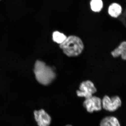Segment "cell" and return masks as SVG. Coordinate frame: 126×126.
Instances as JSON below:
<instances>
[{"label": "cell", "instance_id": "6da1fadb", "mask_svg": "<svg viewBox=\"0 0 126 126\" xmlns=\"http://www.w3.org/2000/svg\"><path fill=\"white\" fill-rule=\"evenodd\" d=\"M34 72L37 81L44 86H47L51 83L56 77L55 73L52 68L40 60L35 62Z\"/></svg>", "mask_w": 126, "mask_h": 126}, {"label": "cell", "instance_id": "7a4b0ae2", "mask_svg": "<svg viewBox=\"0 0 126 126\" xmlns=\"http://www.w3.org/2000/svg\"><path fill=\"white\" fill-rule=\"evenodd\" d=\"M60 47L67 56H75L82 53L84 46L82 40L79 37L70 36L60 45Z\"/></svg>", "mask_w": 126, "mask_h": 126}, {"label": "cell", "instance_id": "3957f363", "mask_svg": "<svg viewBox=\"0 0 126 126\" xmlns=\"http://www.w3.org/2000/svg\"><path fill=\"white\" fill-rule=\"evenodd\" d=\"M102 107L104 109L110 112L115 111L121 106V100L119 97L114 96L110 97L108 96L104 97L102 101Z\"/></svg>", "mask_w": 126, "mask_h": 126}, {"label": "cell", "instance_id": "277c9868", "mask_svg": "<svg viewBox=\"0 0 126 126\" xmlns=\"http://www.w3.org/2000/svg\"><path fill=\"white\" fill-rule=\"evenodd\" d=\"M79 90H77L78 96L84 97L86 99L92 96L96 92L97 89L92 82L90 81H84L80 84Z\"/></svg>", "mask_w": 126, "mask_h": 126}, {"label": "cell", "instance_id": "5b68a950", "mask_svg": "<svg viewBox=\"0 0 126 126\" xmlns=\"http://www.w3.org/2000/svg\"><path fill=\"white\" fill-rule=\"evenodd\" d=\"M83 106L89 112L93 113L94 111L101 110L102 101L98 97L92 96L85 99Z\"/></svg>", "mask_w": 126, "mask_h": 126}, {"label": "cell", "instance_id": "8992f818", "mask_svg": "<svg viewBox=\"0 0 126 126\" xmlns=\"http://www.w3.org/2000/svg\"><path fill=\"white\" fill-rule=\"evenodd\" d=\"M34 118L38 126H49L51 123L50 116L43 109L35 110L33 112Z\"/></svg>", "mask_w": 126, "mask_h": 126}, {"label": "cell", "instance_id": "52a82bcc", "mask_svg": "<svg viewBox=\"0 0 126 126\" xmlns=\"http://www.w3.org/2000/svg\"><path fill=\"white\" fill-rule=\"evenodd\" d=\"M108 13L112 17L117 18L121 14L122 8L121 6L117 3L111 4L108 8Z\"/></svg>", "mask_w": 126, "mask_h": 126}, {"label": "cell", "instance_id": "ba28073f", "mask_svg": "<svg viewBox=\"0 0 126 126\" xmlns=\"http://www.w3.org/2000/svg\"><path fill=\"white\" fill-rule=\"evenodd\" d=\"M100 126H121L119 121L116 118L108 116L102 119Z\"/></svg>", "mask_w": 126, "mask_h": 126}, {"label": "cell", "instance_id": "9c48e42d", "mask_svg": "<svg viewBox=\"0 0 126 126\" xmlns=\"http://www.w3.org/2000/svg\"><path fill=\"white\" fill-rule=\"evenodd\" d=\"M126 48V41L122 42L115 49L111 52V54L114 58H118L121 56L124 53Z\"/></svg>", "mask_w": 126, "mask_h": 126}, {"label": "cell", "instance_id": "30bf717a", "mask_svg": "<svg viewBox=\"0 0 126 126\" xmlns=\"http://www.w3.org/2000/svg\"><path fill=\"white\" fill-rule=\"evenodd\" d=\"M90 4L92 10L94 12H99L103 7V2L102 0H91Z\"/></svg>", "mask_w": 126, "mask_h": 126}, {"label": "cell", "instance_id": "8fae6325", "mask_svg": "<svg viewBox=\"0 0 126 126\" xmlns=\"http://www.w3.org/2000/svg\"><path fill=\"white\" fill-rule=\"evenodd\" d=\"M67 38V36L64 34L59 32H55L53 34V40L60 45L63 43Z\"/></svg>", "mask_w": 126, "mask_h": 126}, {"label": "cell", "instance_id": "7c38bea8", "mask_svg": "<svg viewBox=\"0 0 126 126\" xmlns=\"http://www.w3.org/2000/svg\"><path fill=\"white\" fill-rule=\"evenodd\" d=\"M122 59L124 60H126V48L125 52H124L121 56Z\"/></svg>", "mask_w": 126, "mask_h": 126}, {"label": "cell", "instance_id": "4fadbf2b", "mask_svg": "<svg viewBox=\"0 0 126 126\" xmlns=\"http://www.w3.org/2000/svg\"><path fill=\"white\" fill-rule=\"evenodd\" d=\"M70 126V125H67V126Z\"/></svg>", "mask_w": 126, "mask_h": 126}]
</instances>
